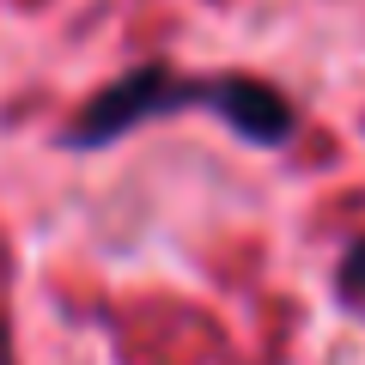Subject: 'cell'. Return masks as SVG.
Segmentation results:
<instances>
[{
  "label": "cell",
  "mask_w": 365,
  "mask_h": 365,
  "mask_svg": "<svg viewBox=\"0 0 365 365\" xmlns=\"http://www.w3.org/2000/svg\"><path fill=\"white\" fill-rule=\"evenodd\" d=\"M341 299H347V304H365V237L341 256Z\"/></svg>",
  "instance_id": "3957f363"
},
{
  "label": "cell",
  "mask_w": 365,
  "mask_h": 365,
  "mask_svg": "<svg viewBox=\"0 0 365 365\" xmlns=\"http://www.w3.org/2000/svg\"><path fill=\"white\" fill-rule=\"evenodd\" d=\"M207 86H213V79H177L165 61L134 67V73H122L116 86H104L73 122H67V146L91 153V146L122 140L128 128H140V122H153V116H170V110H189V104H207Z\"/></svg>",
  "instance_id": "6da1fadb"
},
{
  "label": "cell",
  "mask_w": 365,
  "mask_h": 365,
  "mask_svg": "<svg viewBox=\"0 0 365 365\" xmlns=\"http://www.w3.org/2000/svg\"><path fill=\"white\" fill-rule=\"evenodd\" d=\"M207 104H213V116H225L244 140H256V146H280V140H292V104H287V91H274L268 79H250V73H225V79H213L207 86Z\"/></svg>",
  "instance_id": "7a4b0ae2"
},
{
  "label": "cell",
  "mask_w": 365,
  "mask_h": 365,
  "mask_svg": "<svg viewBox=\"0 0 365 365\" xmlns=\"http://www.w3.org/2000/svg\"><path fill=\"white\" fill-rule=\"evenodd\" d=\"M0 365H6V335H0Z\"/></svg>",
  "instance_id": "277c9868"
}]
</instances>
